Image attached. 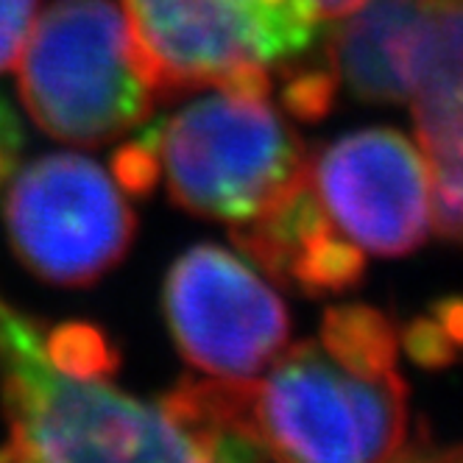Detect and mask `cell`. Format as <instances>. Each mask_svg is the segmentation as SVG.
<instances>
[{"mask_svg":"<svg viewBox=\"0 0 463 463\" xmlns=\"http://www.w3.org/2000/svg\"><path fill=\"white\" fill-rule=\"evenodd\" d=\"M396 329L369 305H335L318 333L249 380H184L176 391L271 463H385L405 447Z\"/></svg>","mask_w":463,"mask_h":463,"instance_id":"obj_1","label":"cell"},{"mask_svg":"<svg viewBox=\"0 0 463 463\" xmlns=\"http://www.w3.org/2000/svg\"><path fill=\"white\" fill-rule=\"evenodd\" d=\"M109 366L51 360L43 326L0 302V391L9 439L0 463H271L174 388L120 391Z\"/></svg>","mask_w":463,"mask_h":463,"instance_id":"obj_2","label":"cell"},{"mask_svg":"<svg viewBox=\"0 0 463 463\" xmlns=\"http://www.w3.org/2000/svg\"><path fill=\"white\" fill-rule=\"evenodd\" d=\"M140 135L171 202L229 226L269 210L307 165L302 137L274 101V79L204 87L162 120H146Z\"/></svg>","mask_w":463,"mask_h":463,"instance_id":"obj_3","label":"cell"},{"mask_svg":"<svg viewBox=\"0 0 463 463\" xmlns=\"http://www.w3.org/2000/svg\"><path fill=\"white\" fill-rule=\"evenodd\" d=\"M17 59L20 101L59 143L107 146L151 118L156 92L112 0H53Z\"/></svg>","mask_w":463,"mask_h":463,"instance_id":"obj_4","label":"cell"},{"mask_svg":"<svg viewBox=\"0 0 463 463\" xmlns=\"http://www.w3.org/2000/svg\"><path fill=\"white\" fill-rule=\"evenodd\" d=\"M123 14L156 98L274 79L321 40L313 0H123Z\"/></svg>","mask_w":463,"mask_h":463,"instance_id":"obj_5","label":"cell"},{"mask_svg":"<svg viewBox=\"0 0 463 463\" xmlns=\"http://www.w3.org/2000/svg\"><path fill=\"white\" fill-rule=\"evenodd\" d=\"M4 226L28 274L59 288H87L126 260L137 218L115 176L84 154L53 151L12 176Z\"/></svg>","mask_w":463,"mask_h":463,"instance_id":"obj_6","label":"cell"},{"mask_svg":"<svg viewBox=\"0 0 463 463\" xmlns=\"http://www.w3.org/2000/svg\"><path fill=\"white\" fill-rule=\"evenodd\" d=\"M162 310L179 354L215 380L257 377L290 338V313L274 285L215 243H195L171 262Z\"/></svg>","mask_w":463,"mask_h":463,"instance_id":"obj_7","label":"cell"},{"mask_svg":"<svg viewBox=\"0 0 463 463\" xmlns=\"http://www.w3.org/2000/svg\"><path fill=\"white\" fill-rule=\"evenodd\" d=\"M307 182L329 223L363 254L405 257L430 235L424 156L391 126L346 131L307 154Z\"/></svg>","mask_w":463,"mask_h":463,"instance_id":"obj_8","label":"cell"},{"mask_svg":"<svg viewBox=\"0 0 463 463\" xmlns=\"http://www.w3.org/2000/svg\"><path fill=\"white\" fill-rule=\"evenodd\" d=\"M235 243L254 266L307 296L354 288L366 271V254L329 223L307 182V165L290 190L246 223L232 226Z\"/></svg>","mask_w":463,"mask_h":463,"instance_id":"obj_9","label":"cell"},{"mask_svg":"<svg viewBox=\"0 0 463 463\" xmlns=\"http://www.w3.org/2000/svg\"><path fill=\"white\" fill-rule=\"evenodd\" d=\"M424 0H366L324 37L338 87L363 104H411L419 76Z\"/></svg>","mask_w":463,"mask_h":463,"instance_id":"obj_10","label":"cell"},{"mask_svg":"<svg viewBox=\"0 0 463 463\" xmlns=\"http://www.w3.org/2000/svg\"><path fill=\"white\" fill-rule=\"evenodd\" d=\"M411 109L430 176L436 235L463 243V90L416 95Z\"/></svg>","mask_w":463,"mask_h":463,"instance_id":"obj_11","label":"cell"},{"mask_svg":"<svg viewBox=\"0 0 463 463\" xmlns=\"http://www.w3.org/2000/svg\"><path fill=\"white\" fill-rule=\"evenodd\" d=\"M444 90H463V0H424L413 98Z\"/></svg>","mask_w":463,"mask_h":463,"instance_id":"obj_12","label":"cell"},{"mask_svg":"<svg viewBox=\"0 0 463 463\" xmlns=\"http://www.w3.org/2000/svg\"><path fill=\"white\" fill-rule=\"evenodd\" d=\"M411 354L421 360H444L455 346H463V299H449L433 307L430 318L408 329Z\"/></svg>","mask_w":463,"mask_h":463,"instance_id":"obj_13","label":"cell"},{"mask_svg":"<svg viewBox=\"0 0 463 463\" xmlns=\"http://www.w3.org/2000/svg\"><path fill=\"white\" fill-rule=\"evenodd\" d=\"M37 12L40 0H0V73L17 61Z\"/></svg>","mask_w":463,"mask_h":463,"instance_id":"obj_14","label":"cell"},{"mask_svg":"<svg viewBox=\"0 0 463 463\" xmlns=\"http://www.w3.org/2000/svg\"><path fill=\"white\" fill-rule=\"evenodd\" d=\"M25 151V128L14 104L0 92V190H4L20 168Z\"/></svg>","mask_w":463,"mask_h":463,"instance_id":"obj_15","label":"cell"},{"mask_svg":"<svg viewBox=\"0 0 463 463\" xmlns=\"http://www.w3.org/2000/svg\"><path fill=\"white\" fill-rule=\"evenodd\" d=\"M385 463H463V444L460 447H402L396 455H391Z\"/></svg>","mask_w":463,"mask_h":463,"instance_id":"obj_16","label":"cell"},{"mask_svg":"<svg viewBox=\"0 0 463 463\" xmlns=\"http://www.w3.org/2000/svg\"><path fill=\"white\" fill-rule=\"evenodd\" d=\"M321 17H346L357 12L366 0H313Z\"/></svg>","mask_w":463,"mask_h":463,"instance_id":"obj_17","label":"cell"}]
</instances>
